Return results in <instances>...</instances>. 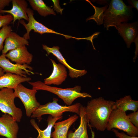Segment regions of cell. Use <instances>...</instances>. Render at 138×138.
I'll return each instance as SVG.
<instances>
[{
	"label": "cell",
	"instance_id": "obj_28",
	"mask_svg": "<svg viewBox=\"0 0 138 138\" xmlns=\"http://www.w3.org/2000/svg\"><path fill=\"white\" fill-rule=\"evenodd\" d=\"M12 1L11 0H0V11L3 10L5 7L9 6Z\"/></svg>",
	"mask_w": 138,
	"mask_h": 138
},
{
	"label": "cell",
	"instance_id": "obj_5",
	"mask_svg": "<svg viewBox=\"0 0 138 138\" xmlns=\"http://www.w3.org/2000/svg\"><path fill=\"white\" fill-rule=\"evenodd\" d=\"M113 128L122 130L131 136L138 135V128L131 123L125 112L117 108L111 112L106 129L110 131Z\"/></svg>",
	"mask_w": 138,
	"mask_h": 138
},
{
	"label": "cell",
	"instance_id": "obj_32",
	"mask_svg": "<svg viewBox=\"0 0 138 138\" xmlns=\"http://www.w3.org/2000/svg\"><path fill=\"white\" fill-rule=\"evenodd\" d=\"M5 73V72L3 69L0 67V77L3 75Z\"/></svg>",
	"mask_w": 138,
	"mask_h": 138
},
{
	"label": "cell",
	"instance_id": "obj_16",
	"mask_svg": "<svg viewBox=\"0 0 138 138\" xmlns=\"http://www.w3.org/2000/svg\"><path fill=\"white\" fill-rule=\"evenodd\" d=\"M78 118L77 115L74 114L65 120L56 122L53 126L54 130L51 133V137L52 138H67V134L70 128Z\"/></svg>",
	"mask_w": 138,
	"mask_h": 138
},
{
	"label": "cell",
	"instance_id": "obj_6",
	"mask_svg": "<svg viewBox=\"0 0 138 138\" xmlns=\"http://www.w3.org/2000/svg\"><path fill=\"white\" fill-rule=\"evenodd\" d=\"M13 89L4 88L0 90V110L4 113L12 116L18 122L20 121L22 116L21 109L16 106L15 96Z\"/></svg>",
	"mask_w": 138,
	"mask_h": 138
},
{
	"label": "cell",
	"instance_id": "obj_24",
	"mask_svg": "<svg viewBox=\"0 0 138 138\" xmlns=\"http://www.w3.org/2000/svg\"><path fill=\"white\" fill-rule=\"evenodd\" d=\"M13 20V17L10 14L5 15H0V28L8 25Z\"/></svg>",
	"mask_w": 138,
	"mask_h": 138
},
{
	"label": "cell",
	"instance_id": "obj_1",
	"mask_svg": "<svg viewBox=\"0 0 138 138\" xmlns=\"http://www.w3.org/2000/svg\"><path fill=\"white\" fill-rule=\"evenodd\" d=\"M116 108V102L102 97L91 99L85 108L87 125L97 130L104 131L111 112Z\"/></svg>",
	"mask_w": 138,
	"mask_h": 138
},
{
	"label": "cell",
	"instance_id": "obj_19",
	"mask_svg": "<svg viewBox=\"0 0 138 138\" xmlns=\"http://www.w3.org/2000/svg\"><path fill=\"white\" fill-rule=\"evenodd\" d=\"M85 107L81 105L79 114L80 118L79 125L74 132L68 131L67 138H89L87 129L88 122L85 114Z\"/></svg>",
	"mask_w": 138,
	"mask_h": 138
},
{
	"label": "cell",
	"instance_id": "obj_7",
	"mask_svg": "<svg viewBox=\"0 0 138 138\" xmlns=\"http://www.w3.org/2000/svg\"><path fill=\"white\" fill-rule=\"evenodd\" d=\"M14 90L16 98H19L24 105L26 116L30 117L40 105L36 97L37 90L28 88L21 83L19 84Z\"/></svg>",
	"mask_w": 138,
	"mask_h": 138
},
{
	"label": "cell",
	"instance_id": "obj_2",
	"mask_svg": "<svg viewBox=\"0 0 138 138\" xmlns=\"http://www.w3.org/2000/svg\"><path fill=\"white\" fill-rule=\"evenodd\" d=\"M132 8L121 0H112L103 15L104 28L109 30L121 23L127 22L133 17Z\"/></svg>",
	"mask_w": 138,
	"mask_h": 138
},
{
	"label": "cell",
	"instance_id": "obj_4",
	"mask_svg": "<svg viewBox=\"0 0 138 138\" xmlns=\"http://www.w3.org/2000/svg\"><path fill=\"white\" fill-rule=\"evenodd\" d=\"M58 99L53 98L52 102L41 105L32 113L31 117L32 118H37L39 122L42 119V116L49 114L53 117L62 116L63 113L69 112L75 113L78 115L80 113L81 104L76 103L69 106H62L57 103Z\"/></svg>",
	"mask_w": 138,
	"mask_h": 138
},
{
	"label": "cell",
	"instance_id": "obj_33",
	"mask_svg": "<svg viewBox=\"0 0 138 138\" xmlns=\"http://www.w3.org/2000/svg\"><path fill=\"white\" fill-rule=\"evenodd\" d=\"M29 138H32V137H29Z\"/></svg>",
	"mask_w": 138,
	"mask_h": 138
},
{
	"label": "cell",
	"instance_id": "obj_10",
	"mask_svg": "<svg viewBox=\"0 0 138 138\" xmlns=\"http://www.w3.org/2000/svg\"><path fill=\"white\" fill-rule=\"evenodd\" d=\"M18 122L11 115L4 113L0 117V135L7 138H17Z\"/></svg>",
	"mask_w": 138,
	"mask_h": 138
},
{
	"label": "cell",
	"instance_id": "obj_18",
	"mask_svg": "<svg viewBox=\"0 0 138 138\" xmlns=\"http://www.w3.org/2000/svg\"><path fill=\"white\" fill-rule=\"evenodd\" d=\"M2 54H5L9 51L24 45H28V40L15 32L12 31L5 41Z\"/></svg>",
	"mask_w": 138,
	"mask_h": 138
},
{
	"label": "cell",
	"instance_id": "obj_3",
	"mask_svg": "<svg viewBox=\"0 0 138 138\" xmlns=\"http://www.w3.org/2000/svg\"><path fill=\"white\" fill-rule=\"evenodd\" d=\"M28 82L32 86L33 89L37 90H45L55 94L67 106L71 105L74 100L78 98L92 97L87 93L81 92V88L79 86L63 88L47 85L44 82L39 80L34 82L29 81Z\"/></svg>",
	"mask_w": 138,
	"mask_h": 138
},
{
	"label": "cell",
	"instance_id": "obj_21",
	"mask_svg": "<svg viewBox=\"0 0 138 138\" xmlns=\"http://www.w3.org/2000/svg\"><path fill=\"white\" fill-rule=\"evenodd\" d=\"M117 108L125 112L128 110L133 112L138 111V101L132 99L130 95L120 98L116 102Z\"/></svg>",
	"mask_w": 138,
	"mask_h": 138
},
{
	"label": "cell",
	"instance_id": "obj_15",
	"mask_svg": "<svg viewBox=\"0 0 138 138\" xmlns=\"http://www.w3.org/2000/svg\"><path fill=\"white\" fill-rule=\"evenodd\" d=\"M5 55L12 61L20 65L30 64L33 57L32 55L28 50L26 45L10 50Z\"/></svg>",
	"mask_w": 138,
	"mask_h": 138
},
{
	"label": "cell",
	"instance_id": "obj_17",
	"mask_svg": "<svg viewBox=\"0 0 138 138\" xmlns=\"http://www.w3.org/2000/svg\"><path fill=\"white\" fill-rule=\"evenodd\" d=\"M30 77H24L20 75L6 72L0 77V89L8 88L15 89L19 84L30 81Z\"/></svg>",
	"mask_w": 138,
	"mask_h": 138
},
{
	"label": "cell",
	"instance_id": "obj_31",
	"mask_svg": "<svg viewBox=\"0 0 138 138\" xmlns=\"http://www.w3.org/2000/svg\"><path fill=\"white\" fill-rule=\"evenodd\" d=\"M90 130L91 133V138H95V132L92 130V128L90 126H89Z\"/></svg>",
	"mask_w": 138,
	"mask_h": 138
},
{
	"label": "cell",
	"instance_id": "obj_8",
	"mask_svg": "<svg viewBox=\"0 0 138 138\" xmlns=\"http://www.w3.org/2000/svg\"><path fill=\"white\" fill-rule=\"evenodd\" d=\"M27 14L28 17V23L26 24L23 19L21 20L20 23L25 27L26 30V32L23 35V37L27 40L30 39V33L33 30L34 32L38 33L41 34L44 33H53L62 35L66 39L70 38H74V37L68 36L56 32L52 29L46 27L41 23L37 21L33 16V11L30 8H28L27 10Z\"/></svg>",
	"mask_w": 138,
	"mask_h": 138
},
{
	"label": "cell",
	"instance_id": "obj_12",
	"mask_svg": "<svg viewBox=\"0 0 138 138\" xmlns=\"http://www.w3.org/2000/svg\"><path fill=\"white\" fill-rule=\"evenodd\" d=\"M12 8L10 10H3L0 11V14L8 13L13 18L12 23L18 20L19 22L24 19L28 21V17L27 14L28 8L27 1L25 0H12Z\"/></svg>",
	"mask_w": 138,
	"mask_h": 138
},
{
	"label": "cell",
	"instance_id": "obj_22",
	"mask_svg": "<svg viewBox=\"0 0 138 138\" xmlns=\"http://www.w3.org/2000/svg\"><path fill=\"white\" fill-rule=\"evenodd\" d=\"M32 9L37 11L41 16L45 17L50 14L56 15L53 9L47 6L42 0L28 1Z\"/></svg>",
	"mask_w": 138,
	"mask_h": 138
},
{
	"label": "cell",
	"instance_id": "obj_30",
	"mask_svg": "<svg viewBox=\"0 0 138 138\" xmlns=\"http://www.w3.org/2000/svg\"><path fill=\"white\" fill-rule=\"evenodd\" d=\"M138 37H137L135 39L134 42L135 43L136 49L135 51V55L134 58V60L135 61L138 55Z\"/></svg>",
	"mask_w": 138,
	"mask_h": 138
},
{
	"label": "cell",
	"instance_id": "obj_27",
	"mask_svg": "<svg viewBox=\"0 0 138 138\" xmlns=\"http://www.w3.org/2000/svg\"><path fill=\"white\" fill-rule=\"evenodd\" d=\"M52 1L54 4V8L57 13H59L61 14H62V12L63 9L62 8L59 4V1L52 0Z\"/></svg>",
	"mask_w": 138,
	"mask_h": 138
},
{
	"label": "cell",
	"instance_id": "obj_14",
	"mask_svg": "<svg viewBox=\"0 0 138 138\" xmlns=\"http://www.w3.org/2000/svg\"><path fill=\"white\" fill-rule=\"evenodd\" d=\"M43 49L47 52L48 55L51 53L55 56L58 61L60 62L69 71V75L72 78H76L85 74L87 71L85 70H81L74 68L70 66L66 62L59 51L60 48L58 46H53L52 47H48L47 45L42 44Z\"/></svg>",
	"mask_w": 138,
	"mask_h": 138
},
{
	"label": "cell",
	"instance_id": "obj_20",
	"mask_svg": "<svg viewBox=\"0 0 138 138\" xmlns=\"http://www.w3.org/2000/svg\"><path fill=\"white\" fill-rule=\"evenodd\" d=\"M62 118V116L53 117L49 115L47 119V126L43 130H42L40 128L34 118H31L30 120L31 124L37 130L38 134L36 138H51L52 129L54 123L57 121L61 119Z\"/></svg>",
	"mask_w": 138,
	"mask_h": 138
},
{
	"label": "cell",
	"instance_id": "obj_23",
	"mask_svg": "<svg viewBox=\"0 0 138 138\" xmlns=\"http://www.w3.org/2000/svg\"><path fill=\"white\" fill-rule=\"evenodd\" d=\"M12 31L11 27L8 25L3 27L0 29V52L3 49L4 42Z\"/></svg>",
	"mask_w": 138,
	"mask_h": 138
},
{
	"label": "cell",
	"instance_id": "obj_13",
	"mask_svg": "<svg viewBox=\"0 0 138 138\" xmlns=\"http://www.w3.org/2000/svg\"><path fill=\"white\" fill-rule=\"evenodd\" d=\"M50 59L52 64L53 70L50 76L44 79V83L48 85L52 84L60 85L67 77L66 68L62 64L59 63L57 64L54 60Z\"/></svg>",
	"mask_w": 138,
	"mask_h": 138
},
{
	"label": "cell",
	"instance_id": "obj_9",
	"mask_svg": "<svg viewBox=\"0 0 138 138\" xmlns=\"http://www.w3.org/2000/svg\"><path fill=\"white\" fill-rule=\"evenodd\" d=\"M0 67L5 72H9L24 77H27L26 75L33 74L32 71V68L26 64L20 65L11 63L6 57L5 54L0 55Z\"/></svg>",
	"mask_w": 138,
	"mask_h": 138
},
{
	"label": "cell",
	"instance_id": "obj_11",
	"mask_svg": "<svg viewBox=\"0 0 138 138\" xmlns=\"http://www.w3.org/2000/svg\"><path fill=\"white\" fill-rule=\"evenodd\" d=\"M115 27L123 38L127 47L129 48L131 43L134 42L138 36V24L137 21L130 23H121Z\"/></svg>",
	"mask_w": 138,
	"mask_h": 138
},
{
	"label": "cell",
	"instance_id": "obj_29",
	"mask_svg": "<svg viewBox=\"0 0 138 138\" xmlns=\"http://www.w3.org/2000/svg\"><path fill=\"white\" fill-rule=\"evenodd\" d=\"M129 4L131 7L135 8L138 10V0H127Z\"/></svg>",
	"mask_w": 138,
	"mask_h": 138
},
{
	"label": "cell",
	"instance_id": "obj_25",
	"mask_svg": "<svg viewBox=\"0 0 138 138\" xmlns=\"http://www.w3.org/2000/svg\"><path fill=\"white\" fill-rule=\"evenodd\" d=\"M130 122L135 127L138 128V111L133 112L127 115Z\"/></svg>",
	"mask_w": 138,
	"mask_h": 138
},
{
	"label": "cell",
	"instance_id": "obj_26",
	"mask_svg": "<svg viewBox=\"0 0 138 138\" xmlns=\"http://www.w3.org/2000/svg\"><path fill=\"white\" fill-rule=\"evenodd\" d=\"M111 131L114 132L116 136L118 138H138L137 136L128 135L124 132H120L118 130L115 129H112Z\"/></svg>",
	"mask_w": 138,
	"mask_h": 138
}]
</instances>
